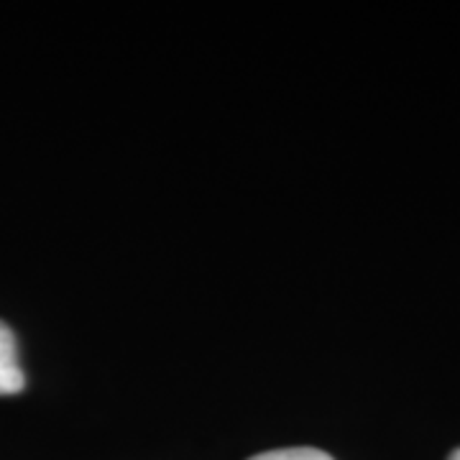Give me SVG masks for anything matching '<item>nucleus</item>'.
I'll return each mask as SVG.
<instances>
[{
  "label": "nucleus",
  "mask_w": 460,
  "mask_h": 460,
  "mask_svg": "<svg viewBox=\"0 0 460 460\" xmlns=\"http://www.w3.org/2000/svg\"><path fill=\"white\" fill-rule=\"evenodd\" d=\"M26 376L18 363V345L13 330L0 323V396H13L23 392Z\"/></svg>",
  "instance_id": "1"
},
{
  "label": "nucleus",
  "mask_w": 460,
  "mask_h": 460,
  "mask_svg": "<svg viewBox=\"0 0 460 460\" xmlns=\"http://www.w3.org/2000/svg\"><path fill=\"white\" fill-rule=\"evenodd\" d=\"M248 460H332L325 450L317 447H284V450H269V453H259Z\"/></svg>",
  "instance_id": "2"
},
{
  "label": "nucleus",
  "mask_w": 460,
  "mask_h": 460,
  "mask_svg": "<svg viewBox=\"0 0 460 460\" xmlns=\"http://www.w3.org/2000/svg\"><path fill=\"white\" fill-rule=\"evenodd\" d=\"M450 460H460V447L453 453V456H450Z\"/></svg>",
  "instance_id": "3"
}]
</instances>
